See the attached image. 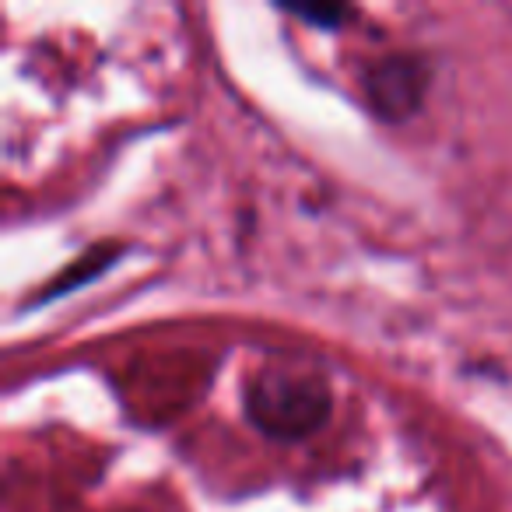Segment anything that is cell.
<instances>
[{"label":"cell","instance_id":"obj_1","mask_svg":"<svg viewBox=\"0 0 512 512\" xmlns=\"http://www.w3.org/2000/svg\"><path fill=\"white\" fill-rule=\"evenodd\" d=\"M242 407L267 439L299 442L330 418V386L313 365H260L246 379Z\"/></svg>","mask_w":512,"mask_h":512},{"label":"cell","instance_id":"obj_4","mask_svg":"<svg viewBox=\"0 0 512 512\" xmlns=\"http://www.w3.org/2000/svg\"><path fill=\"white\" fill-rule=\"evenodd\" d=\"M106 260H109V253H102V249H95V253H85L78 260V267H74L71 274H64V278H60V285L50 288V295H60V292H67L71 285H78L81 278H92V274H99L102 267H106Z\"/></svg>","mask_w":512,"mask_h":512},{"label":"cell","instance_id":"obj_3","mask_svg":"<svg viewBox=\"0 0 512 512\" xmlns=\"http://www.w3.org/2000/svg\"><path fill=\"white\" fill-rule=\"evenodd\" d=\"M285 15L299 18L306 25H316V29H341L355 11L341 8V4H313V8H295V4H285Z\"/></svg>","mask_w":512,"mask_h":512},{"label":"cell","instance_id":"obj_2","mask_svg":"<svg viewBox=\"0 0 512 512\" xmlns=\"http://www.w3.org/2000/svg\"><path fill=\"white\" fill-rule=\"evenodd\" d=\"M365 95H369L372 109L379 116L404 120V116H411L418 109L421 95H425V71L411 57H390L369 71Z\"/></svg>","mask_w":512,"mask_h":512}]
</instances>
